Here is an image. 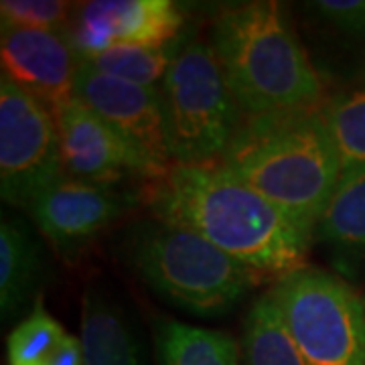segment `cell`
<instances>
[{
    "label": "cell",
    "mask_w": 365,
    "mask_h": 365,
    "mask_svg": "<svg viewBox=\"0 0 365 365\" xmlns=\"http://www.w3.org/2000/svg\"><path fill=\"white\" fill-rule=\"evenodd\" d=\"M321 110L339 153L343 179L365 173V83L327 98Z\"/></svg>",
    "instance_id": "obj_18"
},
{
    "label": "cell",
    "mask_w": 365,
    "mask_h": 365,
    "mask_svg": "<svg viewBox=\"0 0 365 365\" xmlns=\"http://www.w3.org/2000/svg\"><path fill=\"white\" fill-rule=\"evenodd\" d=\"M79 339L83 365H144L143 347L130 319L100 288H86Z\"/></svg>",
    "instance_id": "obj_14"
},
{
    "label": "cell",
    "mask_w": 365,
    "mask_h": 365,
    "mask_svg": "<svg viewBox=\"0 0 365 365\" xmlns=\"http://www.w3.org/2000/svg\"><path fill=\"white\" fill-rule=\"evenodd\" d=\"M158 96L170 165L222 160L244 114L227 88L211 43L195 41L177 53Z\"/></svg>",
    "instance_id": "obj_5"
},
{
    "label": "cell",
    "mask_w": 365,
    "mask_h": 365,
    "mask_svg": "<svg viewBox=\"0 0 365 365\" xmlns=\"http://www.w3.org/2000/svg\"><path fill=\"white\" fill-rule=\"evenodd\" d=\"M314 244L325 246L347 264L365 262V173L341 179L337 193L317 225Z\"/></svg>",
    "instance_id": "obj_16"
},
{
    "label": "cell",
    "mask_w": 365,
    "mask_h": 365,
    "mask_svg": "<svg viewBox=\"0 0 365 365\" xmlns=\"http://www.w3.org/2000/svg\"><path fill=\"white\" fill-rule=\"evenodd\" d=\"M309 6L343 33L365 39V0H319Z\"/></svg>",
    "instance_id": "obj_22"
},
{
    "label": "cell",
    "mask_w": 365,
    "mask_h": 365,
    "mask_svg": "<svg viewBox=\"0 0 365 365\" xmlns=\"http://www.w3.org/2000/svg\"><path fill=\"white\" fill-rule=\"evenodd\" d=\"M175 57L177 53H173L170 45H163V47L116 45L102 53L79 57V59L88 61L90 66L112 78L158 90Z\"/></svg>",
    "instance_id": "obj_19"
},
{
    "label": "cell",
    "mask_w": 365,
    "mask_h": 365,
    "mask_svg": "<svg viewBox=\"0 0 365 365\" xmlns=\"http://www.w3.org/2000/svg\"><path fill=\"white\" fill-rule=\"evenodd\" d=\"M222 163L266 197L314 244L339 189L341 158L321 106L244 118Z\"/></svg>",
    "instance_id": "obj_2"
},
{
    "label": "cell",
    "mask_w": 365,
    "mask_h": 365,
    "mask_svg": "<svg viewBox=\"0 0 365 365\" xmlns=\"http://www.w3.org/2000/svg\"><path fill=\"white\" fill-rule=\"evenodd\" d=\"M76 98L134 146L169 167L158 90L112 78L79 59Z\"/></svg>",
    "instance_id": "obj_12"
},
{
    "label": "cell",
    "mask_w": 365,
    "mask_h": 365,
    "mask_svg": "<svg viewBox=\"0 0 365 365\" xmlns=\"http://www.w3.org/2000/svg\"><path fill=\"white\" fill-rule=\"evenodd\" d=\"M158 365H242V347L230 333L158 319L155 323Z\"/></svg>",
    "instance_id": "obj_15"
},
{
    "label": "cell",
    "mask_w": 365,
    "mask_h": 365,
    "mask_svg": "<svg viewBox=\"0 0 365 365\" xmlns=\"http://www.w3.org/2000/svg\"><path fill=\"white\" fill-rule=\"evenodd\" d=\"M268 290L307 365H365V297L349 280L304 266Z\"/></svg>",
    "instance_id": "obj_6"
},
{
    "label": "cell",
    "mask_w": 365,
    "mask_h": 365,
    "mask_svg": "<svg viewBox=\"0 0 365 365\" xmlns=\"http://www.w3.org/2000/svg\"><path fill=\"white\" fill-rule=\"evenodd\" d=\"M47 270L41 237L29 223L2 217L0 222V317L13 323L37 304ZM26 317V314H25Z\"/></svg>",
    "instance_id": "obj_13"
},
{
    "label": "cell",
    "mask_w": 365,
    "mask_h": 365,
    "mask_svg": "<svg viewBox=\"0 0 365 365\" xmlns=\"http://www.w3.org/2000/svg\"><path fill=\"white\" fill-rule=\"evenodd\" d=\"M143 203L155 220L195 232L268 282L309 266L313 240L220 160L170 165L144 181Z\"/></svg>",
    "instance_id": "obj_1"
},
{
    "label": "cell",
    "mask_w": 365,
    "mask_h": 365,
    "mask_svg": "<svg viewBox=\"0 0 365 365\" xmlns=\"http://www.w3.org/2000/svg\"><path fill=\"white\" fill-rule=\"evenodd\" d=\"M67 331L59 321L45 311L43 302L37 300L33 311H29L13 327L6 339L9 365H39L49 353L66 339Z\"/></svg>",
    "instance_id": "obj_20"
},
{
    "label": "cell",
    "mask_w": 365,
    "mask_h": 365,
    "mask_svg": "<svg viewBox=\"0 0 365 365\" xmlns=\"http://www.w3.org/2000/svg\"><path fill=\"white\" fill-rule=\"evenodd\" d=\"M211 47L244 118L317 108L325 83L278 2H250L222 13Z\"/></svg>",
    "instance_id": "obj_3"
},
{
    "label": "cell",
    "mask_w": 365,
    "mask_h": 365,
    "mask_svg": "<svg viewBox=\"0 0 365 365\" xmlns=\"http://www.w3.org/2000/svg\"><path fill=\"white\" fill-rule=\"evenodd\" d=\"M39 365H83V347L79 335L67 333L61 341Z\"/></svg>",
    "instance_id": "obj_23"
},
{
    "label": "cell",
    "mask_w": 365,
    "mask_h": 365,
    "mask_svg": "<svg viewBox=\"0 0 365 365\" xmlns=\"http://www.w3.org/2000/svg\"><path fill=\"white\" fill-rule=\"evenodd\" d=\"M182 14L169 0H93L79 9L67 35L79 57L116 45H170Z\"/></svg>",
    "instance_id": "obj_11"
},
{
    "label": "cell",
    "mask_w": 365,
    "mask_h": 365,
    "mask_svg": "<svg viewBox=\"0 0 365 365\" xmlns=\"http://www.w3.org/2000/svg\"><path fill=\"white\" fill-rule=\"evenodd\" d=\"M143 201L120 185H104L63 175L26 209L33 225L67 264L81 258L91 242Z\"/></svg>",
    "instance_id": "obj_8"
},
{
    "label": "cell",
    "mask_w": 365,
    "mask_h": 365,
    "mask_svg": "<svg viewBox=\"0 0 365 365\" xmlns=\"http://www.w3.org/2000/svg\"><path fill=\"white\" fill-rule=\"evenodd\" d=\"M76 16L69 2L61 0H2L0 23L39 31H67Z\"/></svg>",
    "instance_id": "obj_21"
},
{
    "label": "cell",
    "mask_w": 365,
    "mask_h": 365,
    "mask_svg": "<svg viewBox=\"0 0 365 365\" xmlns=\"http://www.w3.org/2000/svg\"><path fill=\"white\" fill-rule=\"evenodd\" d=\"M122 256L157 297L182 313L220 319L232 313L266 278L195 232L158 220L132 225Z\"/></svg>",
    "instance_id": "obj_4"
},
{
    "label": "cell",
    "mask_w": 365,
    "mask_h": 365,
    "mask_svg": "<svg viewBox=\"0 0 365 365\" xmlns=\"http://www.w3.org/2000/svg\"><path fill=\"white\" fill-rule=\"evenodd\" d=\"M240 347L242 365H307L270 290L252 300Z\"/></svg>",
    "instance_id": "obj_17"
},
{
    "label": "cell",
    "mask_w": 365,
    "mask_h": 365,
    "mask_svg": "<svg viewBox=\"0 0 365 365\" xmlns=\"http://www.w3.org/2000/svg\"><path fill=\"white\" fill-rule=\"evenodd\" d=\"M66 175L55 114L13 79L0 76V195L26 211Z\"/></svg>",
    "instance_id": "obj_7"
},
{
    "label": "cell",
    "mask_w": 365,
    "mask_h": 365,
    "mask_svg": "<svg viewBox=\"0 0 365 365\" xmlns=\"http://www.w3.org/2000/svg\"><path fill=\"white\" fill-rule=\"evenodd\" d=\"M0 25L2 73L55 114L76 96L79 55L67 31Z\"/></svg>",
    "instance_id": "obj_10"
},
{
    "label": "cell",
    "mask_w": 365,
    "mask_h": 365,
    "mask_svg": "<svg viewBox=\"0 0 365 365\" xmlns=\"http://www.w3.org/2000/svg\"><path fill=\"white\" fill-rule=\"evenodd\" d=\"M66 175L104 185L150 181L169 169L124 138L76 96L55 112Z\"/></svg>",
    "instance_id": "obj_9"
}]
</instances>
